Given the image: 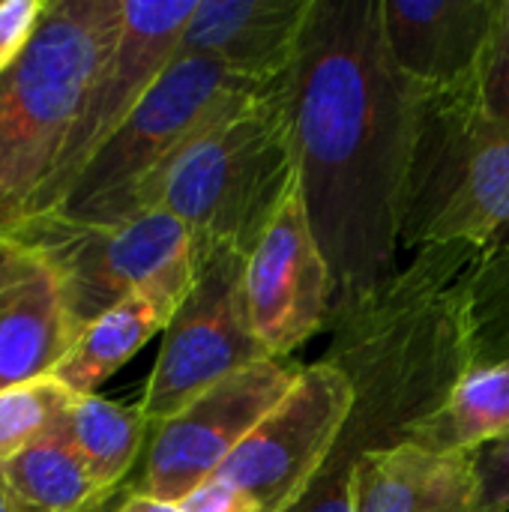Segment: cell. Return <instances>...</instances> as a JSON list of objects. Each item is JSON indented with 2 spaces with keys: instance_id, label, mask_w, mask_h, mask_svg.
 I'll use <instances>...</instances> for the list:
<instances>
[{
  "instance_id": "6da1fadb",
  "label": "cell",
  "mask_w": 509,
  "mask_h": 512,
  "mask_svg": "<svg viewBox=\"0 0 509 512\" xmlns=\"http://www.w3.org/2000/svg\"><path fill=\"white\" fill-rule=\"evenodd\" d=\"M423 93L390 57L381 0H315L288 105L306 219L333 282L330 330L399 276Z\"/></svg>"
},
{
  "instance_id": "7a4b0ae2",
  "label": "cell",
  "mask_w": 509,
  "mask_h": 512,
  "mask_svg": "<svg viewBox=\"0 0 509 512\" xmlns=\"http://www.w3.org/2000/svg\"><path fill=\"white\" fill-rule=\"evenodd\" d=\"M288 75L195 135L135 195L132 216L165 210L192 234L195 255H252L297 192Z\"/></svg>"
},
{
  "instance_id": "3957f363",
  "label": "cell",
  "mask_w": 509,
  "mask_h": 512,
  "mask_svg": "<svg viewBox=\"0 0 509 512\" xmlns=\"http://www.w3.org/2000/svg\"><path fill=\"white\" fill-rule=\"evenodd\" d=\"M123 0H48L24 54L0 75V237L15 240L111 57Z\"/></svg>"
},
{
  "instance_id": "277c9868",
  "label": "cell",
  "mask_w": 509,
  "mask_h": 512,
  "mask_svg": "<svg viewBox=\"0 0 509 512\" xmlns=\"http://www.w3.org/2000/svg\"><path fill=\"white\" fill-rule=\"evenodd\" d=\"M509 228V123L489 120L474 93H423L405 189L402 246L486 249Z\"/></svg>"
},
{
  "instance_id": "5b68a950",
  "label": "cell",
  "mask_w": 509,
  "mask_h": 512,
  "mask_svg": "<svg viewBox=\"0 0 509 512\" xmlns=\"http://www.w3.org/2000/svg\"><path fill=\"white\" fill-rule=\"evenodd\" d=\"M264 87L270 84L240 78L213 60L177 54L132 117L105 141L75 177L63 201L42 219L69 225H114L132 219V204L141 186L195 135Z\"/></svg>"
},
{
  "instance_id": "8992f818",
  "label": "cell",
  "mask_w": 509,
  "mask_h": 512,
  "mask_svg": "<svg viewBox=\"0 0 509 512\" xmlns=\"http://www.w3.org/2000/svg\"><path fill=\"white\" fill-rule=\"evenodd\" d=\"M9 243L33 249L51 264L78 333L141 291L183 303L195 282L192 234L165 210H147L114 225L39 219Z\"/></svg>"
},
{
  "instance_id": "52a82bcc",
  "label": "cell",
  "mask_w": 509,
  "mask_h": 512,
  "mask_svg": "<svg viewBox=\"0 0 509 512\" xmlns=\"http://www.w3.org/2000/svg\"><path fill=\"white\" fill-rule=\"evenodd\" d=\"M246 255L213 249L195 255V282L171 315L153 372L141 393V414L156 429L222 378L270 360L246 312Z\"/></svg>"
},
{
  "instance_id": "ba28073f",
  "label": "cell",
  "mask_w": 509,
  "mask_h": 512,
  "mask_svg": "<svg viewBox=\"0 0 509 512\" xmlns=\"http://www.w3.org/2000/svg\"><path fill=\"white\" fill-rule=\"evenodd\" d=\"M354 408L351 378L330 360L303 366L285 399L213 474L255 512H291L330 459Z\"/></svg>"
},
{
  "instance_id": "9c48e42d",
  "label": "cell",
  "mask_w": 509,
  "mask_h": 512,
  "mask_svg": "<svg viewBox=\"0 0 509 512\" xmlns=\"http://www.w3.org/2000/svg\"><path fill=\"white\" fill-rule=\"evenodd\" d=\"M300 372L303 366L270 357L222 378L180 414L150 429L144 468L126 492L171 504L186 501L285 399Z\"/></svg>"
},
{
  "instance_id": "30bf717a",
  "label": "cell",
  "mask_w": 509,
  "mask_h": 512,
  "mask_svg": "<svg viewBox=\"0 0 509 512\" xmlns=\"http://www.w3.org/2000/svg\"><path fill=\"white\" fill-rule=\"evenodd\" d=\"M195 6L198 0H168V3L123 0V24H120L117 45L84 99V108L63 144L54 174L48 177V183L36 198L30 222L48 216L63 201V195L84 171V165L132 117L141 99L177 60L180 36Z\"/></svg>"
},
{
  "instance_id": "8fae6325",
  "label": "cell",
  "mask_w": 509,
  "mask_h": 512,
  "mask_svg": "<svg viewBox=\"0 0 509 512\" xmlns=\"http://www.w3.org/2000/svg\"><path fill=\"white\" fill-rule=\"evenodd\" d=\"M333 282L306 219L300 186L246 261V312L258 345L288 360L315 333L330 330Z\"/></svg>"
},
{
  "instance_id": "7c38bea8",
  "label": "cell",
  "mask_w": 509,
  "mask_h": 512,
  "mask_svg": "<svg viewBox=\"0 0 509 512\" xmlns=\"http://www.w3.org/2000/svg\"><path fill=\"white\" fill-rule=\"evenodd\" d=\"M498 0H381L396 69L429 93H474Z\"/></svg>"
},
{
  "instance_id": "4fadbf2b",
  "label": "cell",
  "mask_w": 509,
  "mask_h": 512,
  "mask_svg": "<svg viewBox=\"0 0 509 512\" xmlns=\"http://www.w3.org/2000/svg\"><path fill=\"white\" fill-rule=\"evenodd\" d=\"M312 6L315 0H198L177 54L273 84L291 72Z\"/></svg>"
},
{
  "instance_id": "5bb4252c",
  "label": "cell",
  "mask_w": 509,
  "mask_h": 512,
  "mask_svg": "<svg viewBox=\"0 0 509 512\" xmlns=\"http://www.w3.org/2000/svg\"><path fill=\"white\" fill-rule=\"evenodd\" d=\"M78 330L51 264L21 243L0 255V390L45 378Z\"/></svg>"
},
{
  "instance_id": "9a60e30c",
  "label": "cell",
  "mask_w": 509,
  "mask_h": 512,
  "mask_svg": "<svg viewBox=\"0 0 509 512\" xmlns=\"http://www.w3.org/2000/svg\"><path fill=\"white\" fill-rule=\"evenodd\" d=\"M474 453L438 456L417 444L363 456L351 474L354 512H474Z\"/></svg>"
},
{
  "instance_id": "2e32d148",
  "label": "cell",
  "mask_w": 509,
  "mask_h": 512,
  "mask_svg": "<svg viewBox=\"0 0 509 512\" xmlns=\"http://www.w3.org/2000/svg\"><path fill=\"white\" fill-rule=\"evenodd\" d=\"M177 306V300L156 291L126 297L78 333L51 378L72 396H93L99 384L123 369L156 333H165Z\"/></svg>"
},
{
  "instance_id": "e0dca14e",
  "label": "cell",
  "mask_w": 509,
  "mask_h": 512,
  "mask_svg": "<svg viewBox=\"0 0 509 512\" xmlns=\"http://www.w3.org/2000/svg\"><path fill=\"white\" fill-rule=\"evenodd\" d=\"M509 435V363L468 369L447 402L417 426L411 444L438 456H468Z\"/></svg>"
},
{
  "instance_id": "ac0fdd59",
  "label": "cell",
  "mask_w": 509,
  "mask_h": 512,
  "mask_svg": "<svg viewBox=\"0 0 509 512\" xmlns=\"http://www.w3.org/2000/svg\"><path fill=\"white\" fill-rule=\"evenodd\" d=\"M60 432L72 444L90 477L111 495H117L150 441V423L144 420L138 405L129 408L102 399L99 393L75 396L66 417L60 420Z\"/></svg>"
},
{
  "instance_id": "d6986e66",
  "label": "cell",
  "mask_w": 509,
  "mask_h": 512,
  "mask_svg": "<svg viewBox=\"0 0 509 512\" xmlns=\"http://www.w3.org/2000/svg\"><path fill=\"white\" fill-rule=\"evenodd\" d=\"M9 492L21 512H102L111 504L60 426L3 465Z\"/></svg>"
},
{
  "instance_id": "ffe728a7",
  "label": "cell",
  "mask_w": 509,
  "mask_h": 512,
  "mask_svg": "<svg viewBox=\"0 0 509 512\" xmlns=\"http://www.w3.org/2000/svg\"><path fill=\"white\" fill-rule=\"evenodd\" d=\"M465 330L471 369L509 363V240L486 246L465 288Z\"/></svg>"
},
{
  "instance_id": "44dd1931",
  "label": "cell",
  "mask_w": 509,
  "mask_h": 512,
  "mask_svg": "<svg viewBox=\"0 0 509 512\" xmlns=\"http://www.w3.org/2000/svg\"><path fill=\"white\" fill-rule=\"evenodd\" d=\"M72 399L51 375L0 390V465L48 438L66 417Z\"/></svg>"
},
{
  "instance_id": "7402d4cb",
  "label": "cell",
  "mask_w": 509,
  "mask_h": 512,
  "mask_svg": "<svg viewBox=\"0 0 509 512\" xmlns=\"http://www.w3.org/2000/svg\"><path fill=\"white\" fill-rule=\"evenodd\" d=\"M477 108L495 120L509 123V0H498L492 36L474 87Z\"/></svg>"
},
{
  "instance_id": "603a6c76",
  "label": "cell",
  "mask_w": 509,
  "mask_h": 512,
  "mask_svg": "<svg viewBox=\"0 0 509 512\" xmlns=\"http://www.w3.org/2000/svg\"><path fill=\"white\" fill-rule=\"evenodd\" d=\"M474 512H509V435L474 453Z\"/></svg>"
},
{
  "instance_id": "cb8c5ba5",
  "label": "cell",
  "mask_w": 509,
  "mask_h": 512,
  "mask_svg": "<svg viewBox=\"0 0 509 512\" xmlns=\"http://www.w3.org/2000/svg\"><path fill=\"white\" fill-rule=\"evenodd\" d=\"M48 0H0V75L30 45Z\"/></svg>"
},
{
  "instance_id": "d4e9b609",
  "label": "cell",
  "mask_w": 509,
  "mask_h": 512,
  "mask_svg": "<svg viewBox=\"0 0 509 512\" xmlns=\"http://www.w3.org/2000/svg\"><path fill=\"white\" fill-rule=\"evenodd\" d=\"M183 512H255L225 480L210 477L201 483L186 501H180Z\"/></svg>"
},
{
  "instance_id": "484cf974",
  "label": "cell",
  "mask_w": 509,
  "mask_h": 512,
  "mask_svg": "<svg viewBox=\"0 0 509 512\" xmlns=\"http://www.w3.org/2000/svg\"><path fill=\"white\" fill-rule=\"evenodd\" d=\"M108 512H183V507L180 504H171V501H159V498H147V495L126 492L120 498V504H114Z\"/></svg>"
},
{
  "instance_id": "4316f807",
  "label": "cell",
  "mask_w": 509,
  "mask_h": 512,
  "mask_svg": "<svg viewBox=\"0 0 509 512\" xmlns=\"http://www.w3.org/2000/svg\"><path fill=\"white\" fill-rule=\"evenodd\" d=\"M0 512H21L12 492H9V483H6V474H3V465H0Z\"/></svg>"
},
{
  "instance_id": "83f0119b",
  "label": "cell",
  "mask_w": 509,
  "mask_h": 512,
  "mask_svg": "<svg viewBox=\"0 0 509 512\" xmlns=\"http://www.w3.org/2000/svg\"><path fill=\"white\" fill-rule=\"evenodd\" d=\"M6 243H9V240H3V237H0V255H3V249H6Z\"/></svg>"
},
{
  "instance_id": "f1b7e54d",
  "label": "cell",
  "mask_w": 509,
  "mask_h": 512,
  "mask_svg": "<svg viewBox=\"0 0 509 512\" xmlns=\"http://www.w3.org/2000/svg\"><path fill=\"white\" fill-rule=\"evenodd\" d=\"M108 510H111V507H108ZM108 510H102V512H108Z\"/></svg>"
}]
</instances>
